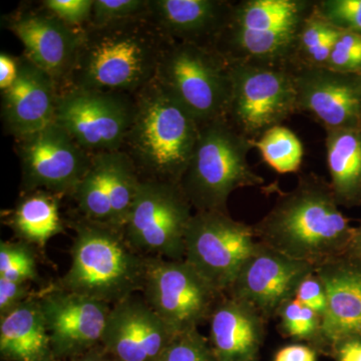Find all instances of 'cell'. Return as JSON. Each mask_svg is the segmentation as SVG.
Masks as SVG:
<instances>
[{"label": "cell", "mask_w": 361, "mask_h": 361, "mask_svg": "<svg viewBox=\"0 0 361 361\" xmlns=\"http://www.w3.org/2000/svg\"><path fill=\"white\" fill-rule=\"evenodd\" d=\"M326 68L336 73L361 75V35L341 32L330 54Z\"/></svg>", "instance_id": "obj_35"}, {"label": "cell", "mask_w": 361, "mask_h": 361, "mask_svg": "<svg viewBox=\"0 0 361 361\" xmlns=\"http://www.w3.org/2000/svg\"><path fill=\"white\" fill-rule=\"evenodd\" d=\"M315 273L327 299L317 353L329 355L337 341L361 336V269L342 257L319 266Z\"/></svg>", "instance_id": "obj_20"}, {"label": "cell", "mask_w": 361, "mask_h": 361, "mask_svg": "<svg viewBox=\"0 0 361 361\" xmlns=\"http://www.w3.org/2000/svg\"><path fill=\"white\" fill-rule=\"evenodd\" d=\"M111 227L123 230L134 205L141 177L123 151L109 153Z\"/></svg>", "instance_id": "obj_27"}, {"label": "cell", "mask_w": 361, "mask_h": 361, "mask_svg": "<svg viewBox=\"0 0 361 361\" xmlns=\"http://www.w3.org/2000/svg\"><path fill=\"white\" fill-rule=\"evenodd\" d=\"M294 299L314 311L322 319L326 310V292L315 271L304 278L297 289Z\"/></svg>", "instance_id": "obj_37"}, {"label": "cell", "mask_w": 361, "mask_h": 361, "mask_svg": "<svg viewBox=\"0 0 361 361\" xmlns=\"http://www.w3.org/2000/svg\"><path fill=\"white\" fill-rule=\"evenodd\" d=\"M329 185L339 206L361 205V129L326 130Z\"/></svg>", "instance_id": "obj_24"}, {"label": "cell", "mask_w": 361, "mask_h": 361, "mask_svg": "<svg viewBox=\"0 0 361 361\" xmlns=\"http://www.w3.org/2000/svg\"><path fill=\"white\" fill-rule=\"evenodd\" d=\"M341 33L314 8L299 35L295 70L326 68L330 54Z\"/></svg>", "instance_id": "obj_29"}, {"label": "cell", "mask_w": 361, "mask_h": 361, "mask_svg": "<svg viewBox=\"0 0 361 361\" xmlns=\"http://www.w3.org/2000/svg\"><path fill=\"white\" fill-rule=\"evenodd\" d=\"M155 80L199 126L226 118L231 97V65L215 47L171 42Z\"/></svg>", "instance_id": "obj_7"}, {"label": "cell", "mask_w": 361, "mask_h": 361, "mask_svg": "<svg viewBox=\"0 0 361 361\" xmlns=\"http://www.w3.org/2000/svg\"><path fill=\"white\" fill-rule=\"evenodd\" d=\"M170 44L148 18L87 25L66 90L134 96L153 82Z\"/></svg>", "instance_id": "obj_2"}, {"label": "cell", "mask_w": 361, "mask_h": 361, "mask_svg": "<svg viewBox=\"0 0 361 361\" xmlns=\"http://www.w3.org/2000/svg\"><path fill=\"white\" fill-rule=\"evenodd\" d=\"M37 277V260L30 245L20 240L0 242V278L28 283Z\"/></svg>", "instance_id": "obj_31"}, {"label": "cell", "mask_w": 361, "mask_h": 361, "mask_svg": "<svg viewBox=\"0 0 361 361\" xmlns=\"http://www.w3.org/2000/svg\"><path fill=\"white\" fill-rule=\"evenodd\" d=\"M277 317L280 318V329L284 336L307 342L317 353L322 336V317L317 313L292 299L282 306Z\"/></svg>", "instance_id": "obj_30"}, {"label": "cell", "mask_w": 361, "mask_h": 361, "mask_svg": "<svg viewBox=\"0 0 361 361\" xmlns=\"http://www.w3.org/2000/svg\"><path fill=\"white\" fill-rule=\"evenodd\" d=\"M158 361H216L209 339L198 329L176 334Z\"/></svg>", "instance_id": "obj_33"}, {"label": "cell", "mask_w": 361, "mask_h": 361, "mask_svg": "<svg viewBox=\"0 0 361 361\" xmlns=\"http://www.w3.org/2000/svg\"><path fill=\"white\" fill-rule=\"evenodd\" d=\"M317 353L310 345L291 344L279 349L274 361H317Z\"/></svg>", "instance_id": "obj_40"}, {"label": "cell", "mask_w": 361, "mask_h": 361, "mask_svg": "<svg viewBox=\"0 0 361 361\" xmlns=\"http://www.w3.org/2000/svg\"><path fill=\"white\" fill-rule=\"evenodd\" d=\"M180 184L142 180L123 233L147 257L185 260V240L194 213Z\"/></svg>", "instance_id": "obj_8"}, {"label": "cell", "mask_w": 361, "mask_h": 361, "mask_svg": "<svg viewBox=\"0 0 361 361\" xmlns=\"http://www.w3.org/2000/svg\"><path fill=\"white\" fill-rule=\"evenodd\" d=\"M68 361H115L113 356L109 355L102 345L92 348L84 355H78Z\"/></svg>", "instance_id": "obj_43"}, {"label": "cell", "mask_w": 361, "mask_h": 361, "mask_svg": "<svg viewBox=\"0 0 361 361\" xmlns=\"http://www.w3.org/2000/svg\"><path fill=\"white\" fill-rule=\"evenodd\" d=\"M73 228L71 266L56 286L111 306L142 290L148 257L130 245L123 230L85 217Z\"/></svg>", "instance_id": "obj_5"}, {"label": "cell", "mask_w": 361, "mask_h": 361, "mask_svg": "<svg viewBox=\"0 0 361 361\" xmlns=\"http://www.w3.org/2000/svg\"><path fill=\"white\" fill-rule=\"evenodd\" d=\"M6 25L23 42V56L54 78L59 94L66 90L84 30L66 25L42 4L14 11L6 16Z\"/></svg>", "instance_id": "obj_15"}, {"label": "cell", "mask_w": 361, "mask_h": 361, "mask_svg": "<svg viewBox=\"0 0 361 361\" xmlns=\"http://www.w3.org/2000/svg\"><path fill=\"white\" fill-rule=\"evenodd\" d=\"M263 161L280 174L296 173L303 161L302 142L295 133L285 126H278L252 141Z\"/></svg>", "instance_id": "obj_28"}, {"label": "cell", "mask_w": 361, "mask_h": 361, "mask_svg": "<svg viewBox=\"0 0 361 361\" xmlns=\"http://www.w3.org/2000/svg\"><path fill=\"white\" fill-rule=\"evenodd\" d=\"M71 196L82 217L111 227L109 153L92 157V165Z\"/></svg>", "instance_id": "obj_26"}, {"label": "cell", "mask_w": 361, "mask_h": 361, "mask_svg": "<svg viewBox=\"0 0 361 361\" xmlns=\"http://www.w3.org/2000/svg\"><path fill=\"white\" fill-rule=\"evenodd\" d=\"M334 361H361V336H351L337 341L330 349Z\"/></svg>", "instance_id": "obj_39"}, {"label": "cell", "mask_w": 361, "mask_h": 361, "mask_svg": "<svg viewBox=\"0 0 361 361\" xmlns=\"http://www.w3.org/2000/svg\"><path fill=\"white\" fill-rule=\"evenodd\" d=\"M149 0H94L90 26L148 18Z\"/></svg>", "instance_id": "obj_32"}, {"label": "cell", "mask_w": 361, "mask_h": 361, "mask_svg": "<svg viewBox=\"0 0 361 361\" xmlns=\"http://www.w3.org/2000/svg\"><path fill=\"white\" fill-rule=\"evenodd\" d=\"M52 349L68 361L101 345L111 306L54 286L39 296Z\"/></svg>", "instance_id": "obj_16"}, {"label": "cell", "mask_w": 361, "mask_h": 361, "mask_svg": "<svg viewBox=\"0 0 361 361\" xmlns=\"http://www.w3.org/2000/svg\"><path fill=\"white\" fill-rule=\"evenodd\" d=\"M315 9L339 32L361 35V0H316Z\"/></svg>", "instance_id": "obj_34"}, {"label": "cell", "mask_w": 361, "mask_h": 361, "mask_svg": "<svg viewBox=\"0 0 361 361\" xmlns=\"http://www.w3.org/2000/svg\"><path fill=\"white\" fill-rule=\"evenodd\" d=\"M176 334L135 295L111 306L101 345L116 360L158 361Z\"/></svg>", "instance_id": "obj_18"}, {"label": "cell", "mask_w": 361, "mask_h": 361, "mask_svg": "<svg viewBox=\"0 0 361 361\" xmlns=\"http://www.w3.org/2000/svg\"><path fill=\"white\" fill-rule=\"evenodd\" d=\"M115 361H120V360H115Z\"/></svg>", "instance_id": "obj_44"}, {"label": "cell", "mask_w": 361, "mask_h": 361, "mask_svg": "<svg viewBox=\"0 0 361 361\" xmlns=\"http://www.w3.org/2000/svg\"><path fill=\"white\" fill-rule=\"evenodd\" d=\"M253 226L228 212H195L185 240V261L226 294L257 246Z\"/></svg>", "instance_id": "obj_10"}, {"label": "cell", "mask_w": 361, "mask_h": 361, "mask_svg": "<svg viewBox=\"0 0 361 361\" xmlns=\"http://www.w3.org/2000/svg\"><path fill=\"white\" fill-rule=\"evenodd\" d=\"M94 0H44L42 6L66 25L84 30L90 25Z\"/></svg>", "instance_id": "obj_36"}, {"label": "cell", "mask_w": 361, "mask_h": 361, "mask_svg": "<svg viewBox=\"0 0 361 361\" xmlns=\"http://www.w3.org/2000/svg\"><path fill=\"white\" fill-rule=\"evenodd\" d=\"M134 115L123 148L142 180L180 184L200 126L154 78L134 94Z\"/></svg>", "instance_id": "obj_3"}, {"label": "cell", "mask_w": 361, "mask_h": 361, "mask_svg": "<svg viewBox=\"0 0 361 361\" xmlns=\"http://www.w3.org/2000/svg\"><path fill=\"white\" fill-rule=\"evenodd\" d=\"M133 115V96L70 89L59 94L54 123L94 156L122 149Z\"/></svg>", "instance_id": "obj_12"}, {"label": "cell", "mask_w": 361, "mask_h": 361, "mask_svg": "<svg viewBox=\"0 0 361 361\" xmlns=\"http://www.w3.org/2000/svg\"><path fill=\"white\" fill-rule=\"evenodd\" d=\"M59 89L54 78L32 61L18 58V73L1 92V120L7 134L18 140L56 122Z\"/></svg>", "instance_id": "obj_19"}, {"label": "cell", "mask_w": 361, "mask_h": 361, "mask_svg": "<svg viewBox=\"0 0 361 361\" xmlns=\"http://www.w3.org/2000/svg\"><path fill=\"white\" fill-rule=\"evenodd\" d=\"M59 196L45 191L26 192L11 211L7 223L20 241L44 247L63 231Z\"/></svg>", "instance_id": "obj_25"}, {"label": "cell", "mask_w": 361, "mask_h": 361, "mask_svg": "<svg viewBox=\"0 0 361 361\" xmlns=\"http://www.w3.org/2000/svg\"><path fill=\"white\" fill-rule=\"evenodd\" d=\"M232 4L228 0H149L148 18L170 42L214 47Z\"/></svg>", "instance_id": "obj_21"}, {"label": "cell", "mask_w": 361, "mask_h": 361, "mask_svg": "<svg viewBox=\"0 0 361 361\" xmlns=\"http://www.w3.org/2000/svg\"><path fill=\"white\" fill-rule=\"evenodd\" d=\"M339 207L329 182L310 173L280 193L253 229L261 243L316 269L344 257L353 241L355 227Z\"/></svg>", "instance_id": "obj_1"}, {"label": "cell", "mask_w": 361, "mask_h": 361, "mask_svg": "<svg viewBox=\"0 0 361 361\" xmlns=\"http://www.w3.org/2000/svg\"><path fill=\"white\" fill-rule=\"evenodd\" d=\"M231 97L226 120L237 132L256 141L298 113L294 71L230 63Z\"/></svg>", "instance_id": "obj_9"}, {"label": "cell", "mask_w": 361, "mask_h": 361, "mask_svg": "<svg viewBox=\"0 0 361 361\" xmlns=\"http://www.w3.org/2000/svg\"><path fill=\"white\" fill-rule=\"evenodd\" d=\"M209 322V343L216 361H260L267 320L257 310L225 294Z\"/></svg>", "instance_id": "obj_22"}, {"label": "cell", "mask_w": 361, "mask_h": 361, "mask_svg": "<svg viewBox=\"0 0 361 361\" xmlns=\"http://www.w3.org/2000/svg\"><path fill=\"white\" fill-rule=\"evenodd\" d=\"M0 355L7 361H59L39 297L32 296L0 316Z\"/></svg>", "instance_id": "obj_23"}, {"label": "cell", "mask_w": 361, "mask_h": 361, "mask_svg": "<svg viewBox=\"0 0 361 361\" xmlns=\"http://www.w3.org/2000/svg\"><path fill=\"white\" fill-rule=\"evenodd\" d=\"M251 140L226 118L201 126L180 186L196 212H228L233 192L264 183L248 161Z\"/></svg>", "instance_id": "obj_6"}, {"label": "cell", "mask_w": 361, "mask_h": 361, "mask_svg": "<svg viewBox=\"0 0 361 361\" xmlns=\"http://www.w3.org/2000/svg\"><path fill=\"white\" fill-rule=\"evenodd\" d=\"M16 141L25 193L71 196L92 165L94 156L56 123Z\"/></svg>", "instance_id": "obj_13"}, {"label": "cell", "mask_w": 361, "mask_h": 361, "mask_svg": "<svg viewBox=\"0 0 361 361\" xmlns=\"http://www.w3.org/2000/svg\"><path fill=\"white\" fill-rule=\"evenodd\" d=\"M314 271V266L258 241L226 295L249 304L268 322L277 317L285 303L295 298L299 285Z\"/></svg>", "instance_id": "obj_14"}, {"label": "cell", "mask_w": 361, "mask_h": 361, "mask_svg": "<svg viewBox=\"0 0 361 361\" xmlns=\"http://www.w3.org/2000/svg\"><path fill=\"white\" fill-rule=\"evenodd\" d=\"M142 297L174 334L209 320L220 293L186 261L148 257Z\"/></svg>", "instance_id": "obj_11"}, {"label": "cell", "mask_w": 361, "mask_h": 361, "mask_svg": "<svg viewBox=\"0 0 361 361\" xmlns=\"http://www.w3.org/2000/svg\"><path fill=\"white\" fill-rule=\"evenodd\" d=\"M32 296L27 282L0 278V316L11 312Z\"/></svg>", "instance_id": "obj_38"}, {"label": "cell", "mask_w": 361, "mask_h": 361, "mask_svg": "<svg viewBox=\"0 0 361 361\" xmlns=\"http://www.w3.org/2000/svg\"><path fill=\"white\" fill-rule=\"evenodd\" d=\"M316 0L233 1L214 45L229 63L295 71L298 39Z\"/></svg>", "instance_id": "obj_4"}, {"label": "cell", "mask_w": 361, "mask_h": 361, "mask_svg": "<svg viewBox=\"0 0 361 361\" xmlns=\"http://www.w3.org/2000/svg\"><path fill=\"white\" fill-rule=\"evenodd\" d=\"M298 113L331 130L361 129V75L326 68L294 71Z\"/></svg>", "instance_id": "obj_17"}, {"label": "cell", "mask_w": 361, "mask_h": 361, "mask_svg": "<svg viewBox=\"0 0 361 361\" xmlns=\"http://www.w3.org/2000/svg\"><path fill=\"white\" fill-rule=\"evenodd\" d=\"M18 58H13L6 52L0 54V90L4 92L13 85L18 78Z\"/></svg>", "instance_id": "obj_41"}, {"label": "cell", "mask_w": 361, "mask_h": 361, "mask_svg": "<svg viewBox=\"0 0 361 361\" xmlns=\"http://www.w3.org/2000/svg\"><path fill=\"white\" fill-rule=\"evenodd\" d=\"M344 257L361 269V224L355 227L353 241L349 246L348 253Z\"/></svg>", "instance_id": "obj_42"}]
</instances>
